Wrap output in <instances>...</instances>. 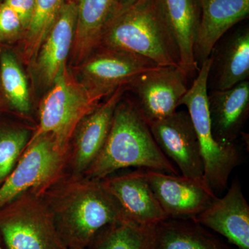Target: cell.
I'll return each mask as SVG.
<instances>
[{
  "label": "cell",
  "instance_id": "6da1fadb",
  "mask_svg": "<svg viewBox=\"0 0 249 249\" xmlns=\"http://www.w3.org/2000/svg\"><path fill=\"white\" fill-rule=\"evenodd\" d=\"M67 248H88L103 228L127 221L102 180L62 175L41 193Z\"/></svg>",
  "mask_w": 249,
  "mask_h": 249
},
{
  "label": "cell",
  "instance_id": "7a4b0ae2",
  "mask_svg": "<svg viewBox=\"0 0 249 249\" xmlns=\"http://www.w3.org/2000/svg\"><path fill=\"white\" fill-rule=\"evenodd\" d=\"M130 167L179 175L157 145L133 102L121 99L102 150L83 175L103 179Z\"/></svg>",
  "mask_w": 249,
  "mask_h": 249
},
{
  "label": "cell",
  "instance_id": "3957f363",
  "mask_svg": "<svg viewBox=\"0 0 249 249\" xmlns=\"http://www.w3.org/2000/svg\"><path fill=\"white\" fill-rule=\"evenodd\" d=\"M99 47L136 54L159 66L180 67L178 44L160 0H138L121 11L105 31Z\"/></svg>",
  "mask_w": 249,
  "mask_h": 249
},
{
  "label": "cell",
  "instance_id": "277c9868",
  "mask_svg": "<svg viewBox=\"0 0 249 249\" xmlns=\"http://www.w3.org/2000/svg\"><path fill=\"white\" fill-rule=\"evenodd\" d=\"M213 58L210 57L201 65L197 76L180 102L191 116L196 129L203 163L204 179L214 193L227 188L232 170L242 162V155L235 142L219 143L211 130L208 103V84Z\"/></svg>",
  "mask_w": 249,
  "mask_h": 249
},
{
  "label": "cell",
  "instance_id": "5b68a950",
  "mask_svg": "<svg viewBox=\"0 0 249 249\" xmlns=\"http://www.w3.org/2000/svg\"><path fill=\"white\" fill-rule=\"evenodd\" d=\"M45 93L39 108L38 126L32 137L49 134L60 150L68 154L76 126L101 100L85 89L68 67Z\"/></svg>",
  "mask_w": 249,
  "mask_h": 249
},
{
  "label": "cell",
  "instance_id": "8992f818",
  "mask_svg": "<svg viewBox=\"0 0 249 249\" xmlns=\"http://www.w3.org/2000/svg\"><path fill=\"white\" fill-rule=\"evenodd\" d=\"M0 237L7 249H67L45 199L36 192L0 209Z\"/></svg>",
  "mask_w": 249,
  "mask_h": 249
},
{
  "label": "cell",
  "instance_id": "52a82bcc",
  "mask_svg": "<svg viewBox=\"0 0 249 249\" xmlns=\"http://www.w3.org/2000/svg\"><path fill=\"white\" fill-rule=\"evenodd\" d=\"M68 154L49 134L32 137L14 169L0 186V209L27 192L42 193L63 175Z\"/></svg>",
  "mask_w": 249,
  "mask_h": 249
},
{
  "label": "cell",
  "instance_id": "ba28073f",
  "mask_svg": "<svg viewBox=\"0 0 249 249\" xmlns=\"http://www.w3.org/2000/svg\"><path fill=\"white\" fill-rule=\"evenodd\" d=\"M159 65L136 54L99 47L73 67L76 79L95 97L102 100L143 72Z\"/></svg>",
  "mask_w": 249,
  "mask_h": 249
},
{
  "label": "cell",
  "instance_id": "9c48e42d",
  "mask_svg": "<svg viewBox=\"0 0 249 249\" xmlns=\"http://www.w3.org/2000/svg\"><path fill=\"white\" fill-rule=\"evenodd\" d=\"M188 74L180 67L158 66L141 73L126 86L148 126L173 114L186 94Z\"/></svg>",
  "mask_w": 249,
  "mask_h": 249
},
{
  "label": "cell",
  "instance_id": "30bf717a",
  "mask_svg": "<svg viewBox=\"0 0 249 249\" xmlns=\"http://www.w3.org/2000/svg\"><path fill=\"white\" fill-rule=\"evenodd\" d=\"M143 170L147 182L168 218L193 219L217 197L204 178Z\"/></svg>",
  "mask_w": 249,
  "mask_h": 249
},
{
  "label": "cell",
  "instance_id": "8fae6325",
  "mask_svg": "<svg viewBox=\"0 0 249 249\" xmlns=\"http://www.w3.org/2000/svg\"><path fill=\"white\" fill-rule=\"evenodd\" d=\"M77 22L76 0H68L42 42L30 66L34 84L47 92L67 68Z\"/></svg>",
  "mask_w": 249,
  "mask_h": 249
},
{
  "label": "cell",
  "instance_id": "7c38bea8",
  "mask_svg": "<svg viewBox=\"0 0 249 249\" xmlns=\"http://www.w3.org/2000/svg\"><path fill=\"white\" fill-rule=\"evenodd\" d=\"M149 127L160 150L175 162L182 176L204 178L199 141L188 111H176Z\"/></svg>",
  "mask_w": 249,
  "mask_h": 249
},
{
  "label": "cell",
  "instance_id": "4fadbf2b",
  "mask_svg": "<svg viewBox=\"0 0 249 249\" xmlns=\"http://www.w3.org/2000/svg\"><path fill=\"white\" fill-rule=\"evenodd\" d=\"M127 90L120 87L80 120L70 142L68 153L72 174L83 175L99 155L110 130L118 103Z\"/></svg>",
  "mask_w": 249,
  "mask_h": 249
},
{
  "label": "cell",
  "instance_id": "5bb4252c",
  "mask_svg": "<svg viewBox=\"0 0 249 249\" xmlns=\"http://www.w3.org/2000/svg\"><path fill=\"white\" fill-rule=\"evenodd\" d=\"M193 219L237 249H249V204L238 180L232 181L225 196H217Z\"/></svg>",
  "mask_w": 249,
  "mask_h": 249
},
{
  "label": "cell",
  "instance_id": "9a60e30c",
  "mask_svg": "<svg viewBox=\"0 0 249 249\" xmlns=\"http://www.w3.org/2000/svg\"><path fill=\"white\" fill-rule=\"evenodd\" d=\"M101 180L120 205L129 222L141 225H155L168 218L142 168L124 175H111Z\"/></svg>",
  "mask_w": 249,
  "mask_h": 249
},
{
  "label": "cell",
  "instance_id": "2e32d148",
  "mask_svg": "<svg viewBox=\"0 0 249 249\" xmlns=\"http://www.w3.org/2000/svg\"><path fill=\"white\" fill-rule=\"evenodd\" d=\"M201 18L195 41L198 67L210 58L223 36L249 14V0H200Z\"/></svg>",
  "mask_w": 249,
  "mask_h": 249
},
{
  "label": "cell",
  "instance_id": "e0dca14e",
  "mask_svg": "<svg viewBox=\"0 0 249 249\" xmlns=\"http://www.w3.org/2000/svg\"><path fill=\"white\" fill-rule=\"evenodd\" d=\"M208 103L214 139L224 145L235 142L249 118L248 80L230 89L212 90Z\"/></svg>",
  "mask_w": 249,
  "mask_h": 249
},
{
  "label": "cell",
  "instance_id": "ac0fdd59",
  "mask_svg": "<svg viewBox=\"0 0 249 249\" xmlns=\"http://www.w3.org/2000/svg\"><path fill=\"white\" fill-rule=\"evenodd\" d=\"M77 22L71 63L76 67L99 46L105 31L121 11L122 0H76Z\"/></svg>",
  "mask_w": 249,
  "mask_h": 249
},
{
  "label": "cell",
  "instance_id": "d6986e66",
  "mask_svg": "<svg viewBox=\"0 0 249 249\" xmlns=\"http://www.w3.org/2000/svg\"><path fill=\"white\" fill-rule=\"evenodd\" d=\"M165 19L178 44L180 67L188 76L199 71L194 45L201 18L200 0H160Z\"/></svg>",
  "mask_w": 249,
  "mask_h": 249
},
{
  "label": "cell",
  "instance_id": "ffe728a7",
  "mask_svg": "<svg viewBox=\"0 0 249 249\" xmlns=\"http://www.w3.org/2000/svg\"><path fill=\"white\" fill-rule=\"evenodd\" d=\"M213 90L230 89L249 78V29H238L228 37L217 54H211Z\"/></svg>",
  "mask_w": 249,
  "mask_h": 249
},
{
  "label": "cell",
  "instance_id": "44dd1931",
  "mask_svg": "<svg viewBox=\"0 0 249 249\" xmlns=\"http://www.w3.org/2000/svg\"><path fill=\"white\" fill-rule=\"evenodd\" d=\"M157 249H233L193 219L167 218L155 225Z\"/></svg>",
  "mask_w": 249,
  "mask_h": 249
},
{
  "label": "cell",
  "instance_id": "7402d4cb",
  "mask_svg": "<svg viewBox=\"0 0 249 249\" xmlns=\"http://www.w3.org/2000/svg\"><path fill=\"white\" fill-rule=\"evenodd\" d=\"M88 249H157L155 225L121 221L103 228Z\"/></svg>",
  "mask_w": 249,
  "mask_h": 249
},
{
  "label": "cell",
  "instance_id": "603a6c76",
  "mask_svg": "<svg viewBox=\"0 0 249 249\" xmlns=\"http://www.w3.org/2000/svg\"><path fill=\"white\" fill-rule=\"evenodd\" d=\"M0 84L11 107L21 115H28L31 109L29 81L17 56L10 51L0 55Z\"/></svg>",
  "mask_w": 249,
  "mask_h": 249
},
{
  "label": "cell",
  "instance_id": "cb8c5ba5",
  "mask_svg": "<svg viewBox=\"0 0 249 249\" xmlns=\"http://www.w3.org/2000/svg\"><path fill=\"white\" fill-rule=\"evenodd\" d=\"M67 1L36 0L34 15L23 38V56L28 65L35 58L42 42Z\"/></svg>",
  "mask_w": 249,
  "mask_h": 249
},
{
  "label": "cell",
  "instance_id": "d4e9b609",
  "mask_svg": "<svg viewBox=\"0 0 249 249\" xmlns=\"http://www.w3.org/2000/svg\"><path fill=\"white\" fill-rule=\"evenodd\" d=\"M33 133L23 126L0 127V186L14 169Z\"/></svg>",
  "mask_w": 249,
  "mask_h": 249
},
{
  "label": "cell",
  "instance_id": "484cf974",
  "mask_svg": "<svg viewBox=\"0 0 249 249\" xmlns=\"http://www.w3.org/2000/svg\"><path fill=\"white\" fill-rule=\"evenodd\" d=\"M25 30L18 15L9 6L0 4V44H12L24 38Z\"/></svg>",
  "mask_w": 249,
  "mask_h": 249
},
{
  "label": "cell",
  "instance_id": "4316f807",
  "mask_svg": "<svg viewBox=\"0 0 249 249\" xmlns=\"http://www.w3.org/2000/svg\"><path fill=\"white\" fill-rule=\"evenodd\" d=\"M2 2L18 15L26 33L34 15L36 0H3Z\"/></svg>",
  "mask_w": 249,
  "mask_h": 249
},
{
  "label": "cell",
  "instance_id": "83f0119b",
  "mask_svg": "<svg viewBox=\"0 0 249 249\" xmlns=\"http://www.w3.org/2000/svg\"><path fill=\"white\" fill-rule=\"evenodd\" d=\"M137 1H138V0H122V3H121V11L127 9L129 6L134 4V3L137 2Z\"/></svg>",
  "mask_w": 249,
  "mask_h": 249
},
{
  "label": "cell",
  "instance_id": "f1b7e54d",
  "mask_svg": "<svg viewBox=\"0 0 249 249\" xmlns=\"http://www.w3.org/2000/svg\"><path fill=\"white\" fill-rule=\"evenodd\" d=\"M67 249H88L85 248H78V247H73V248H67Z\"/></svg>",
  "mask_w": 249,
  "mask_h": 249
},
{
  "label": "cell",
  "instance_id": "f546056e",
  "mask_svg": "<svg viewBox=\"0 0 249 249\" xmlns=\"http://www.w3.org/2000/svg\"><path fill=\"white\" fill-rule=\"evenodd\" d=\"M0 249H4L2 248V247H1V237H0Z\"/></svg>",
  "mask_w": 249,
  "mask_h": 249
}]
</instances>
